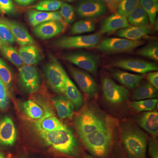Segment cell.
Segmentation results:
<instances>
[{
    "instance_id": "cell-38",
    "label": "cell",
    "mask_w": 158,
    "mask_h": 158,
    "mask_svg": "<svg viewBox=\"0 0 158 158\" xmlns=\"http://www.w3.org/2000/svg\"><path fill=\"white\" fill-rule=\"evenodd\" d=\"M60 11L61 16L66 24H69L73 22L75 20V12L73 7L66 3H62Z\"/></svg>"
},
{
    "instance_id": "cell-25",
    "label": "cell",
    "mask_w": 158,
    "mask_h": 158,
    "mask_svg": "<svg viewBox=\"0 0 158 158\" xmlns=\"http://www.w3.org/2000/svg\"><path fill=\"white\" fill-rule=\"evenodd\" d=\"M18 53L21 60L26 65H36L42 59L39 50L33 45L21 47Z\"/></svg>"
},
{
    "instance_id": "cell-10",
    "label": "cell",
    "mask_w": 158,
    "mask_h": 158,
    "mask_svg": "<svg viewBox=\"0 0 158 158\" xmlns=\"http://www.w3.org/2000/svg\"><path fill=\"white\" fill-rule=\"evenodd\" d=\"M18 79L23 90L29 94L37 91L41 82L39 71L33 65H23L19 68Z\"/></svg>"
},
{
    "instance_id": "cell-18",
    "label": "cell",
    "mask_w": 158,
    "mask_h": 158,
    "mask_svg": "<svg viewBox=\"0 0 158 158\" xmlns=\"http://www.w3.org/2000/svg\"><path fill=\"white\" fill-rule=\"evenodd\" d=\"M60 68L63 73L65 81V95L66 98L73 103L76 109L77 110H79L82 108L84 105L85 101L84 97L68 76L61 64Z\"/></svg>"
},
{
    "instance_id": "cell-23",
    "label": "cell",
    "mask_w": 158,
    "mask_h": 158,
    "mask_svg": "<svg viewBox=\"0 0 158 158\" xmlns=\"http://www.w3.org/2000/svg\"><path fill=\"white\" fill-rule=\"evenodd\" d=\"M65 125L50 112H46L41 119L37 121L36 127L39 132H51L60 129Z\"/></svg>"
},
{
    "instance_id": "cell-40",
    "label": "cell",
    "mask_w": 158,
    "mask_h": 158,
    "mask_svg": "<svg viewBox=\"0 0 158 158\" xmlns=\"http://www.w3.org/2000/svg\"><path fill=\"white\" fill-rule=\"evenodd\" d=\"M0 11L4 14L15 13V7L11 0H0Z\"/></svg>"
},
{
    "instance_id": "cell-2",
    "label": "cell",
    "mask_w": 158,
    "mask_h": 158,
    "mask_svg": "<svg viewBox=\"0 0 158 158\" xmlns=\"http://www.w3.org/2000/svg\"><path fill=\"white\" fill-rule=\"evenodd\" d=\"M122 141L129 158H146L147 135L133 121L122 122Z\"/></svg>"
},
{
    "instance_id": "cell-4",
    "label": "cell",
    "mask_w": 158,
    "mask_h": 158,
    "mask_svg": "<svg viewBox=\"0 0 158 158\" xmlns=\"http://www.w3.org/2000/svg\"><path fill=\"white\" fill-rule=\"evenodd\" d=\"M109 116L93 106H89L77 114L74 124L79 137L86 135L103 126Z\"/></svg>"
},
{
    "instance_id": "cell-15",
    "label": "cell",
    "mask_w": 158,
    "mask_h": 158,
    "mask_svg": "<svg viewBox=\"0 0 158 158\" xmlns=\"http://www.w3.org/2000/svg\"><path fill=\"white\" fill-rule=\"evenodd\" d=\"M65 27V23L59 21H50L34 27L33 33L40 39H49L62 33Z\"/></svg>"
},
{
    "instance_id": "cell-1",
    "label": "cell",
    "mask_w": 158,
    "mask_h": 158,
    "mask_svg": "<svg viewBox=\"0 0 158 158\" xmlns=\"http://www.w3.org/2000/svg\"><path fill=\"white\" fill-rule=\"evenodd\" d=\"M116 125V119L110 116L103 126L80 137L84 146L94 156L104 158L109 155L113 146Z\"/></svg>"
},
{
    "instance_id": "cell-41",
    "label": "cell",
    "mask_w": 158,
    "mask_h": 158,
    "mask_svg": "<svg viewBox=\"0 0 158 158\" xmlns=\"http://www.w3.org/2000/svg\"><path fill=\"white\" fill-rule=\"evenodd\" d=\"M148 150L152 158H158V145L156 137H152L149 138L148 142Z\"/></svg>"
},
{
    "instance_id": "cell-46",
    "label": "cell",
    "mask_w": 158,
    "mask_h": 158,
    "mask_svg": "<svg viewBox=\"0 0 158 158\" xmlns=\"http://www.w3.org/2000/svg\"><path fill=\"white\" fill-rule=\"evenodd\" d=\"M85 158H99L96 157H94V156L90 155L88 154L85 153Z\"/></svg>"
},
{
    "instance_id": "cell-14",
    "label": "cell",
    "mask_w": 158,
    "mask_h": 158,
    "mask_svg": "<svg viewBox=\"0 0 158 158\" xmlns=\"http://www.w3.org/2000/svg\"><path fill=\"white\" fill-rule=\"evenodd\" d=\"M0 22L9 28L14 37L15 41L21 46L33 45L35 41L28 31L22 25L15 21L8 19L0 18Z\"/></svg>"
},
{
    "instance_id": "cell-24",
    "label": "cell",
    "mask_w": 158,
    "mask_h": 158,
    "mask_svg": "<svg viewBox=\"0 0 158 158\" xmlns=\"http://www.w3.org/2000/svg\"><path fill=\"white\" fill-rule=\"evenodd\" d=\"M54 107L59 118H70L73 116L74 106L67 98L59 96L53 99Z\"/></svg>"
},
{
    "instance_id": "cell-32",
    "label": "cell",
    "mask_w": 158,
    "mask_h": 158,
    "mask_svg": "<svg viewBox=\"0 0 158 158\" xmlns=\"http://www.w3.org/2000/svg\"><path fill=\"white\" fill-rule=\"evenodd\" d=\"M139 4L146 11L149 22L153 25L158 11V0H140Z\"/></svg>"
},
{
    "instance_id": "cell-20",
    "label": "cell",
    "mask_w": 158,
    "mask_h": 158,
    "mask_svg": "<svg viewBox=\"0 0 158 158\" xmlns=\"http://www.w3.org/2000/svg\"><path fill=\"white\" fill-rule=\"evenodd\" d=\"M152 33L151 26L149 24L141 26H129L127 27L118 30L116 36L129 40H139Z\"/></svg>"
},
{
    "instance_id": "cell-51",
    "label": "cell",
    "mask_w": 158,
    "mask_h": 158,
    "mask_svg": "<svg viewBox=\"0 0 158 158\" xmlns=\"http://www.w3.org/2000/svg\"><path fill=\"white\" fill-rule=\"evenodd\" d=\"M65 1H66L67 2H72V1H74V0H65Z\"/></svg>"
},
{
    "instance_id": "cell-13",
    "label": "cell",
    "mask_w": 158,
    "mask_h": 158,
    "mask_svg": "<svg viewBox=\"0 0 158 158\" xmlns=\"http://www.w3.org/2000/svg\"><path fill=\"white\" fill-rule=\"evenodd\" d=\"M70 71L83 92L89 98L94 97L98 90V86L92 77L85 71L77 68L70 67Z\"/></svg>"
},
{
    "instance_id": "cell-8",
    "label": "cell",
    "mask_w": 158,
    "mask_h": 158,
    "mask_svg": "<svg viewBox=\"0 0 158 158\" xmlns=\"http://www.w3.org/2000/svg\"><path fill=\"white\" fill-rule=\"evenodd\" d=\"M44 72L47 81L53 90L57 93L65 94V81L60 62L51 57V62L44 67Z\"/></svg>"
},
{
    "instance_id": "cell-36",
    "label": "cell",
    "mask_w": 158,
    "mask_h": 158,
    "mask_svg": "<svg viewBox=\"0 0 158 158\" xmlns=\"http://www.w3.org/2000/svg\"><path fill=\"white\" fill-rule=\"evenodd\" d=\"M0 77L7 88L11 89L13 81V74L11 69L4 61L0 58Z\"/></svg>"
},
{
    "instance_id": "cell-45",
    "label": "cell",
    "mask_w": 158,
    "mask_h": 158,
    "mask_svg": "<svg viewBox=\"0 0 158 158\" xmlns=\"http://www.w3.org/2000/svg\"><path fill=\"white\" fill-rule=\"evenodd\" d=\"M158 17L156 18L155 20L154 23L153 24V25L154 26V28L155 29L156 31H157L158 29Z\"/></svg>"
},
{
    "instance_id": "cell-22",
    "label": "cell",
    "mask_w": 158,
    "mask_h": 158,
    "mask_svg": "<svg viewBox=\"0 0 158 158\" xmlns=\"http://www.w3.org/2000/svg\"><path fill=\"white\" fill-rule=\"evenodd\" d=\"M111 74L113 77L122 85L131 89L138 87L144 77V75L135 74L121 70H113Z\"/></svg>"
},
{
    "instance_id": "cell-49",
    "label": "cell",
    "mask_w": 158,
    "mask_h": 158,
    "mask_svg": "<svg viewBox=\"0 0 158 158\" xmlns=\"http://www.w3.org/2000/svg\"><path fill=\"white\" fill-rule=\"evenodd\" d=\"M19 158H27V157L24 155L22 154L19 156Z\"/></svg>"
},
{
    "instance_id": "cell-11",
    "label": "cell",
    "mask_w": 158,
    "mask_h": 158,
    "mask_svg": "<svg viewBox=\"0 0 158 158\" xmlns=\"http://www.w3.org/2000/svg\"><path fill=\"white\" fill-rule=\"evenodd\" d=\"M76 11L81 18L94 19L106 14L107 7L101 0H81L77 6Z\"/></svg>"
},
{
    "instance_id": "cell-16",
    "label": "cell",
    "mask_w": 158,
    "mask_h": 158,
    "mask_svg": "<svg viewBox=\"0 0 158 158\" xmlns=\"http://www.w3.org/2000/svg\"><path fill=\"white\" fill-rule=\"evenodd\" d=\"M16 137L17 131L12 119L9 116L0 119V145H13Z\"/></svg>"
},
{
    "instance_id": "cell-31",
    "label": "cell",
    "mask_w": 158,
    "mask_h": 158,
    "mask_svg": "<svg viewBox=\"0 0 158 158\" xmlns=\"http://www.w3.org/2000/svg\"><path fill=\"white\" fill-rule=\"evenodd\" d=\"M157 103L158 99H148L131 102V106L137 112H149L156 109Z\"/></svg>"
},
{
    "instance_id": "cell-19",
    "label": "cell",
    "mask_w": 158,
    "mask_h": 158,
    "mask_svg": "<svg viewBox=\"0 0 158 158\" xmlns=\"http://www.w3.org/2000/svg\"><path fill=\"white\" fill-rule=\"evenodd\" d=\"M27 17L29 23L33 27L50 21H59L66 23L59 11L48 12L31 10L28 11Z\"/></svg>"
},
{
    "instance_id": "cell-29",
    "label": "cell",
    "mask_w": 158,
    "mask_h": 158,
    "mask_svg": "<svg viewBox=\"0 0 158 158\" xmlns=\"http://www.w3.org/2000/svg\"><path fill=\"white\" fill-rule=\"evenodd\" d=\"M0 51L4 56L17 68L23 65V62L20 58L18 52L11 45H0Z\"/></svg>"
},
{
    "instance_id": "cell-5",
    "label": "cell",
    "mask_w": 158,
    "mask_h": 158,
    "mask_svg": "<svg viewBox=\"0 0 158 158\" xmlns=\"http://www.w3.org/2000/svg\"><path fill=\"white\" fill-rule=\"evenodd\" d=\"M101 34L100 33L88 35L65 36L55 41V45L62 49L91 48L100 42Z\"/></svg>"
},
{
    "instance_id": "cell-43",
    "label": "cell",
    "mask_w": 158,
    "mask_h": 158,
    "mask_svg": "<svg viewBox=\"0 0 158 158\" xmlns=\"http://www.w3.org/2000/svg\"><path fill=\"white\" fill-rule=\"evenodd\" d=\"M18 5L22 6H30L36 0H14Z\"/></svg>"
},
{
    "instance_id": "cell-50",
    "label": "cell",
    "mask_w": 158,
    "mask_h": 158,
    "mask_svg": "<svg viewBox=\"0 0 158 158\" xmlns=\"http://www.w3.org/2000/svg\"><path fill=\"white\" fill-rule=\"evenodd\" d=\"M0 158H5L4 154L1 152H0Z\"/></svg>"
},
{
    "instance_id": "cell-35",
    "label": "cell",
    "mask_w": 158,
    "mask_h": 158,
    "mask_svg": "<svg viewBox=\"0 0 158 158\" xmlns=\"http://www.w3.org/2000/svg\"><path fill=\"white\" fill-rule=\"evenodd\" d=\"M138 55L154 60H158V44L157 43H151L138 50Z\"/></svg>"
},
{
    "instance_id": "cell-17",
    "label": "cell",
    "mask_w": 158,
    "mask_h": 158,
    "mask_svg": "<svg viewBox=\"0 0 158 158\" xmlns=\"http://www.w3.org/2000/svg\"><path fill=\"white\" fill-rule=\"evenodd\" d=\"M129 26V24L127 18L117 12L106 18L103 20L101 24L100 33L110 34Z\"/></svg>"
},
{
    "instance_id": "cell-21",
    "label": "cell",
    "mask_w": 158,
    "mask_h": 158,
    "mask_svg": "<svg viewBox=\"0 0 158 158\" xmlns=\"http://www.w3.org/2000/svg\"><path fill=\"white\" fill-rule=\"evenodd\" d=\"M138 124L141 128L152 135L157 136L158 133V113L157 111L145 112L138 117Z\"/></svg>"
},
{
    "instance_id": "cell-27",
    "label": "cell",
    "mask_w": 158,
    "mask_h": 158,
    "mask_svg": "<svg viewBox=\"0 0 158 158\" xmlns=\"http://www.w3.org/2000/svg\"><path fill=\"white\" fill-rule=\"evenodd\" d=\"M23 110L28 117L34 120H39L41 119L46 113L39 105L32 100L24 102Z\"/></svg>"
},
{
    "instance_id": "cell-42",
    "label": "cell",
    "mask_w": 158,
    "mask_h": 158,
    "mask_svg": "<svg viewBox=\"0 0 158 158\" xmlns=\"http://www.w3.org/2000/svg\"><path fill=\"white\" fill-rule=\"evenodd\" d=\"M147 78L150 84L158 89V73L156 71L151 72L148 74Z\"/></svg>"
},
{
    "instance_id": "cell-39",
    "label": "cell",
    "mask_w": 158,
    "mask_h": 158,
    "mask_svg": "<svg viewBox=\"0 0 158 158\" xmlns=\"http://www.w3.org/2000/svg\"><path fill=\"white\" fill-rule=\"evenodd\" d=\"M8 88L0 77V109L5 110L9 105Z\"/></svg>"
},
{
    "instance_id": "cell-33",
    "label": "cell",
    "mask_w": 158,
    "mask_h": 158,
    "mask_svg": "<svg viewBox=\"0 0 158 158\" xmlns=\"http://www.w3.org/2000/svg\"><path fill=\"white\" fill-rule=\"evenodd\" d=\"M140 0H121L116 7L117 13L127 18L139 5Z\"/></svg>"
},
{
    "instance_id": "cell-34",
    "label": "cell",
    "mask_w": 158,
    "mask_h": 158,
    "mask_svg": "<svg viewBox=\"0 0 158 158\" xmlns=\"http://www.w3.org/2000/svg\"><path fill=\"white\" fill-rule=\"evenodd\" d=\"M62 3L60 0H41L33 8L40 11H55L61 8Z\"/></svg>"
},
{
    "instance_id": "cell-28",
    "label": "cell",
    "mask_w": 158,
    "mask_h": 158,
    "mask_svg": "<svg viewBox=\"0 0 158 158\" xmlns=\"http://www.w3.org/2000/svg\"><path fill=\"white\" fill-rule=\"evenodd\" d=\"M128 22L133 26L146 25L149 24V18L140 5L127 17Z\"/></svg>"
},
{
    "instance_id": "cell-37",
    "label": "cell",
    "mask_w": 158,
    "mask_h": 158,
    "mask_svg": "<svg viewBox=\"0 0 158 158\" xmlns=\"http://www.w3.org/2000/svg\"><path fill=\"white\" fill-rule=\"evenodd\" d=\"M15 40L9 28L0 22V45H11Z\"/></svg>"
},
{
    "instance_id": "cell-44",
    "label": "cell",
    "mask_w": 158,
    "mask_h": 158,
    "mask_svg": "<svg viewBox=\"0 0 158 158\" xmlns=\"http://www.w3.org/2000/svg\"><path fill=\"white\" fill-rule=\"evenodd\" d=\"M121 0H113L112 2L107 3V6L109 9L112 11L116 10V7Z\"/></svg>"
},
{
    "instance_id": "cell-9",
    "label": "cell",
    "mask_w": 158,
    "mask_h": 158,
    "mask_svg": "<svg viewBox=\"0 0 158 158\" xmlns=\"http://www.w3.org/2000/svg\"><path fill=\"white\" fill-rule=\"evenodd\" d=\"M102 88L105 99L112 104H120L128 98L129 91L127 88L118 85L108 77L103 78Z\"/></svg>"
},
{
    "instance_id": "cell-7",
    "label": "cell",
    "mask_w": 158,
    "mask_h": 158,
    "mask_svg": "<svg viewBox=\"0 0 158 158\" xmlns=\"http://www.w3.org/2000/svg\"><path fill=\"white\" fill-rule=\"evenodd\" d=\"M63 59L80 68L95 74L97 72L100 58L90 52L78 51L68 53L63 56Z\"/></svg>"
},
{
    "instance_id": "cell-3",
    "label": "cell",
    "mask_w": 158,
    "mask_h": 158,
    "mask_svg": "<svg viewBox=\"0 0 158 158\" xmlns=\"http://www.w3.org/2000/svg\"><path fill=\"white\" fill-rule=\"evenodd\" d=\"M46 144L58 151L73 157L80 153L79 144L71 130L65 126L51 132H39Z\"/></svg>"
},
{
    "instance_id": "cell-47",
    "label": "cell",
    "mask_w": 158,
    "mask_h": 158,
    "mask_svg": "<svg viewBox=\"0 0 158 158\" xmlns=\"http://www.w3.org/2000/svg\"><path fill=\"white\" fill-rule=\"evenodd\" d=\"M117 156H114V158H126L124 156H123L122 154L121 155L120 154V155H119V154Z\"/></svg>"
},
{
    "instance_id": "cell-48",
    "label": "cell",
    "mask_w": 158,
    "mask_h": 158,
    "mask_svg": "<svg viewBox=\"0 0 158 158\" xmlns=\"http://www.w3.org/2000/svg\"><path fill=\"white\" fill-rule=\"evenodd\" d=\"M101 1H102L103 2H106L107 3H109L110 2H112L113 0H101Z\"/></svg>"
},
{
    "instance_id": "cell-26",
    "label": "cell",
    "mask_w": 158,
    "mask_h": 158,
    "mask_svg": "<svg viewBox=\"0 0 158 158\" xmlns=\"http://www.w3.org/2000/svg\"><path fill=\"white\" fill-rule=\"evenodd\" d=\"M157 90L150 83H146L139 86L135 90L132 98L137 101L156 98L158 97Z\"/></svg>"
},
{
    "instance_id": "cell-12",
    "label": "cell",
    "mask_w": 158,
    "mask_h": 158,
    "mask_svg": "<svg viewBox=\"0 0 158 158\" xmlns=\"http://www.w3.org/2000/svg\"><path fill=\"white\" fill-rule=\"evenodd\" d=\"M112 65L142 74L158 70L156 63L139 59H120L113 62Z\"/></svg>"
},
{
    "instance_id": "cell-6",
    "label": "cell",
    "mask_w": 158,
    "mask_h": 158,
    "mask_svg": "<svg viewBox=\"0 0 158 158\" xmlns=\"http://www.w3.org/2000/svg\"><path fill=\"white\" fill-rule=\"evenodd\" d=\"M144 43L142 40H129L125 38H109L103 40L96 46L98 50L108 54L132 52Z\"/></svg>"
},
{
    "instance_id": "cell-30",
    "label": "cell",
    "mask_w": 158,
    "mask_h": 158,
    "mask_svg": "<svg viewBox=\"0 0 158 158\" xmlns=\"http://www.w3.org/2000/svg\"><path fill=\"white\" fill-rule=\"evenodd\" d=\"M96 25L90 19L79 21L75 23L70 29L71 34H81L90 33L95 31Z\"/></svg>"
}]
</instances>
